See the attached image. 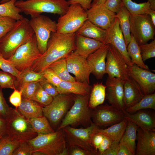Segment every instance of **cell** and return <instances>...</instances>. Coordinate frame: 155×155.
Here are the masks:
<instances>
[{
    "label": "cell",
    "mask_w": 155,
    "mask_h": 155,
    "mask_svg": "<svg viewBox=\"0 0 155 155\" xmlns=\"http://www.w3.org/2000/svg\"><path fill=\"white\" fill-rule=\"evenodd\" d=\"M129 76L138 84L144 95L152 94L155 90V74L133 64L128 67Z\"/></svg>",
    "instance_id": "cell-19"
},
{
    "label": "cell",
    "mask_w": 155,
    "mask_h": 155,
    "mask_svg": "<svg viewBox=\"0 0 155 155\" xmlns=\"http://www.w3.org/2000/svg\"><path fill=\"white\" fill-rule=\"evenodd\" d=\"M113 141L108 137L104 135L103 140L98 149L99 155L102 154L110 146Z\"/></svg>",
    "instance_id": "cell-53"
},
{
    "label": "cell",
    "mask_w": 155,
    "mask_h": 155,
    "mask_svg": "<svg viewBox=\"0 0 155 155\" xmlns=\"http://www.w3.org/2000/svg\"><path fill=\"white\" fill-rule=\"evenodd\" d=\"M88 20L96 26L105 30L113 24L116 18V13L111 11L104 5L91 4L86 11Z\"/></svg>",
    "instance_id": "cell-18"
},
{
    "label": "cell",
    "mask_w": 155,
    "mask_h": 155,
    "mask_svg": "<svg viewBox=\"0 0 155 155\" xmlns=\"http://www.w3.org/2000/svg\"><path fill=\"white\" fill-rule=\"evenodd\" d=\"M123 5V0H106L103 5L111 11L117 13Z\"/></svg>",
    "instance_id": "cell-49"
},
{
    "label": "cell",
    "mask_w": 155,
    "mask_h": 155,
    "mask_svg": "<svg viewBox=\"0 0 155 155\" xmlns=\"http://www.w3.org/2000/svg\"><path fill=\"white\" fill-rule=\"evenodd\" d=\"M39 85V82H38L27 83L21 85L18 90L21 91L22 98L31 99L37 90Z\"/></svg>",
    "instance_id": "cell-40"
},
{
    "label": "cell",
    "mask_w": 155,
    "mask_h": 155,
    "mask_svg": "<svg viewBox=\"0 0 155 155\" xmlns=\"http://www.w3.org/2000/svg\"><path fill=\"white\" fill-rule=\"evenodd\" d=\"M124 81L116 78H107L105 82V99L109 104L119 110H125L124 101Z\"/></svg>",
    "instance_id": "cell-17"
},
{
    "label": "cell",
    "mask_w": 155,
    "mask_h": 155,
    "mask_svg": "<svg viewBox=\"0 0 155 155\" xmlns=\"http://www.w3.org/2000/svg\"><path fill=\"white\" fill-rule=\"evenodd\" d=\"M48 67L52 69L62 80L76 81L74 77L71 75L68 70L65 58L57 60Z\"/></svg>",
    "instance_id": "cell-35"
},
{
    "label": "cell",
    "mask_w": 155,
    "mask_h": 155,
    "mask_svg": "<svg viewBox=\"0 0 155 155\" xmlns=\"http://www.w3.org/2000/svg\"><path fill=\"white\" fill-rule=\"evenodd\" d=\"M106 59V69L108 77L116 78L124 81L129 79L128 66L119 53L110 44Z\"/></svg>",
    "instance_id": "cell-12"
},
{
    "label": "cell",
    "mask_w": 155,
    "mask_h": 155,
    "mask_svg": "<svg viewBox=\"0 0 155 155\" xmlns=\"http://www.w3.org/2000/svg\"><path fill=\"white\" fill-rule=\"evenodd\" d=\"M130 13L123 5L119 11L116 14V18L118 19L120 27L127 46L131 38L130 30Z\"/></svg>",
    "instance_id": "cell-30"
},
{
    "label": "cell",
    "mask_w": 155,
    "mask_h": 155,
    "mask_svg": "<svg viewBox=\"0 0 155 155\" xmlns=\"http://www.w3.org/2000/svg\"><path fill=\"white\" fill-rule=\"evenodd\" d=\"M143 60L145 61L155 57V40L149 43L139 45Z\"/></svg>",
    "instance_id": "cell-44"
},
{
    "label": "cell",
    "mask_w": 155,
    "mask_h": 155,
    "mask_svg": "<svg viewBox=\"0 0 155 155\" xmlns=\"http://www.w3.org/2000/svg\"><path fill=\"white\" fill-rule=\"evenodd\" d=\"M98 127L93 122L90 126L84 128H77L69 125L65 127L62 129L67 148L77 146L99 155L98 151L95 150L92 143V137Z\"/></svg>",
    "instance_id": "cell-7"
},
{
    "label": "cell",
    "mask_w": 155,
    "mask_h": 155,
    "mask_svg": "<svg viewBox=\"0 0 155 155\" xmlns=\"http://www.w3.org/2000/svg\"><path fill=\"white\" fill-rule=\"evenodd\" d=\"M42 72L44 78L56 87L58 86L62 80L52 69L48 67L44 69Z\"/></svg>",
    "instance_id": "cell-46"
},
{
    "label": "cell",
    "mask_w": 155,
    "mask_h": 155,
    "mask_svg": "<svg viewBox=\"0 0 155 155\" xmlns=\"http://www.w3.org/2000/svg\"><path fill=\"white\" fill-rule=\"evenodd\" d=\"M42 107L35 101L22 98L21 104L17 109L22 115L29 119L42 116Z\"/></svg>",
    "instance_id": "cell-28"
},
{
    "label": "cell",
    "mask_w": 155,
    "mask_h": 155,
    "mask_svg": "<svg viewBox=\"0 0 155 155\" xmlns=\"http://www.w3.org/2000/svg\"><path fill=\"white\" fill-rule=\"evenodd\" d=\"M0 69L3 71L9 73L18 78L20 73L12 63L4 58L0 55Z\"/></svg>",
    "instance_id": "cell-45"
},
{
    "label": "cell",
    "mask_w": 155,
    "mask_h": 155,
    "mask_svg": "<svg viewBox=\"0 0 155 155\" xmlns=\"http://www.w3.org/2000/svg\"><path fill=\"white\" fill-rule=\"evenodd\" d=\"M56 87L59 94L86 95L90 94L92 86L90 84L77 81L61 80Z\"/></svg>",
    "instance_id": "cell-25"
},
{
    "label": "cell",
    "mask_w": 155,
    "mask_h": 155,
    "mask_svg": "<svg viewBox=\"0 0 155 155\" xmlns=\"http://www.w3.org/2000/svg\"><path fill=\"white\" fill-rule=\"evenodd\" d=\"M1 138H1V137H0V140H1Z\"/></svg>",
    "instance_id": "cell-63"
},
{
    "label": "cell",
    "mask_w": 155,
    "mask_h": 155,
    "mask_svg": "<svg viewBox=\"0 0 155 155\" xmlns=\"http://www.w3.org/2000/svg\"><path fill=\"white\" fill-rule=\"evenodd\" d=\"M106 31L103 44L113 45L120 54L128 67L133 65L128 53L127 46L117 18H116L113 23Z\"/></svg>",
    "instance_id": "cell-16"
},
{
    "label": "cell",
    "mask_w": 155,
    "mask_h": 155,
    "mask_svg": "<svg viewBox=\"0 0 155 155\" xmlns=\"http://www.w3.org/2000/svg\"><path fill=\"white\" fill-rule=\"evenodd\" d=\"M39 82L43 89L53 97L59 94L56 87L44 78Z\"/></svg>",
    "instance_id": "cell-50"
},
{
    "label": "cell",
    "mask_w": 155,
    "mask_h": 155,
    "mask_svg": "<svg viewBox=\"0 0 155 155\" xmlns=\"http://www.w3.org/2000/svg\"><path fill=\"white\" fill-rule=\"evenodd\" d=\"M104 135L102 134L96 133L92 139V143L95 150L98 151V149L104 138Z\"/></svg>",
    "instance_id": "cell-56"
},
{
    "label": "cell",
    "mask_w": 155,
    "mask_h": 155,
    "mask_svg": "<svg viewBox=\"0 0 155 155\" xmlns=\"http://www.w3.org/2000/svg\"><path fill=\"white\" fill-rule=\"evenodd\" d=\"M41 55L38 47L34 34L20 46L13 55L7 59L21 72L30 68L33 62Z\"/></svg>",
    "instance_id": "cell-9"
},
{
    "label": "cell",
    "mask_w": 155,
    "mask_h": 155,
    "mask_svg": "<svg viewBox=\"0 0 155 155\" xmlns=\"http://www.w3.org/2000/svg\"><path fill=\"white\" fill-rule=\"evenodd\" d=\"M135 155H155V131L139 127L137 132Z\"/></svg>",
    "instance_id": "cell-21"
},
{
    "label": "cell",
    "mask_w": 155,
    "mask_h": 155,
    "mask_svg": "<svg viewBox=\"0 0 155 155\" xmlns=\"http://www.w3.org/2000/svg\"><path fill=\"white\" fill-rule=\"evenodd\" d=\"M14 90V91L9 98V101L15 107V108L17 109L22 102V94L20 90L16 89Z\"/></svg>",
    "instance_id": "cell-51"
},
{
    "label": "cell",
    "mask_w": 155,
    "mask_h": 155,
    "mask_svg": "<svg viewBox=\"0 0 155 155\" xmlns=\"http://www.w3.org/2000/svg\"><path fill=\"white\" fill-rule=\"evenodd\" d=\"M75 44L76 49L73 52L86 59L104 44L94 39L76 34Z\"/></svg>",
    "instance_id": "cell-24"
},
{
    "label": "cell",
    "mask_w": 155,
    "mask_h": 155,
    "mask_svg": "<svg viewBox=\"0 0 155 155\" xmlns=\"http://www.w3.org/2000/svg\"><path fill=\"white\" fill-rule=\"evenodd\" d=\"M5 120L7 134L30 136L33 138L38 135L33 131L27 118L22 115L17 109L12 108Z\"/></svg>",
    "instance_id": "cell-14"
},
{
    "label": "cell",
    "mask_w": 155,
    "mask_h": 155,
    "mask_svg": "<svg viewBox=\"0 0 155 155\" xmlns=\"http://www.w3.org/2000/svg\"><path fill=\"white\" fill-rule=\"evenodd\" d=\"M16 21L10 16L0 15V39L12 28Z\"/></svg>",
    "instance_id": "cell-43"
},
{
    "label": "cell",
    "mask_w": 155,
    "mask_h": 155,
    "mask_svg": "<svg viewBox=\"0 0 155 155\" xmlns=\"http://www.w3.org/2000/svg\"><path fill=\"white\" fill-rule=\"evenodd\" d=\"M109 44H104L86 58L92 73L98 80L106 73V59Z\"/></svg>",
    "instance_id": "cell-20"
},
{
    "label": "cell",
    "mask_w": 155,
    "mask_h": 155,
    "mask_svg": "<svg viewBox=\"0 0 155 155\" xmlns=\"http://www.w3.org/2000/svg\"><path fill=\"white\" fill-rule=\"evenodd\" d=\"M125 118L136 124L139 127L146 130L155 131V117L150 111L143 109L133 113L123 111Z\"/></svg>",
    "instance_id": "cell-22"
},
{
    "label": "cell",
    "mask_w": 155,
    "mask_h": 155,
    "mask_svg": "<svg viewBox=\"0 0 155 155\" xmlns=\"http://www.w3.org/2000/svg\"><path fill=\"white\" fill-rule=\"evenodd\" d=\"M15 5L22 12L31 17L43 13L61 16L66 12L70 5L66 0H19L16 1Z\"/></svg>",
    "instance_id": "cell-5"
},
{
    "label": "cell",
    "mask_w": 155,
    "mask_h": 155,
    "mask_svg": "<svg viewBox=\"0 0 155 155\" xmlns=\"http://www.w3.org/2000/svg\"><path fill=\"white\" fill-rule=\"evenodd\" d=\"M34 34L28 19L24 17L17 21L12 28L0 39V55L9 59Z\"/></svg>",
    "instance_id": "cell-2"
},
{
    "label": "cell",
    "mask_w": 155,
    "mask_h": 155,
    "mask_svg": "<svg viewBox=\"0 0 155 155\" xmlns=\"http://www.w3.org/2000/svg\"><path fill=\"white\" fill-rule=\"evenodd\" d=\"M11 0H1L0 1V3H3L8 2Z\"/></svg>",
    "instance_id": "cell-62"
},
{
    "label": "cell",
    "mask_w": 155,
    "mask_h": 155,
    "mask_svg": "<svg viewBox=\"0 0 155 155\" xmlns=\"http://www.w3.org/2000/svg\"><path fill=\"white\" fill-rule=\"evenodd\" d=\"M106 30L93 24L88 20H86L76 32V34L94 39L102 43L105 40Z\"/></svg>",
    "instance_id": "cell-27"
},
{
    "label": "cell",
    "mask_w": 155,
    "mask_h": 155,
    "mask_svg": "<svg viewBox=\"0 0 155 155\" xmlns=\"http://www.w3.org/2000/svg\"><path fill=\"white\" fill-rule=\"evenodd\" d=\"M106 0H93L92 4L103 5Z\"/></svg>",
    "instance_id": "cell-60"
},
{
    "label": "cell",
    "mask_w": 155,
    "mask_h": 155,
    "mask_svg": "<svg viewBox=\"0 0 155 155\" xmlns=\"http://www.w3.org/2000/svg\"><path fill=\"white\" fill-rule=\"evenodd\" d=\"M131 36V40L127 46V50L132 62L142 69L149 70L148 67L142 59L139 45L134 37Z\"/></svg>",
    "instance_id": "cell-33"
},
{
    "label": "cell",
    "mask_w": 155,
    "mask_h": 155,
    "mask_svg": "<svg viewBox=\"0 0 155 155\" xmlns=\"http://www.w3.org/2000/svg\"><path fill=\"white\" fill-rule=\"evenodd\" d=\"M131 34L139 45L154 39L155 27L148 15L130 14Z\"/></svg>",
    "instance_id": "cell-11"
},
{
    "label": "cell",
    "mask_w": 155,
    "mask_h": 155,
    "mask_svg": "<svg viewBox=\"0 0 155 155\" xmlns=\"http://www.w3.org/2000/svg\"><path fill=\"white\" fill-rule=\"evenodd\" d=\"M150 109L155 110V94L154 93L145 95L139 102L126 108L125 111L129 113H133L138 111Z\"/></svg>",
    "instance_id": "cell-36"
},
{
    "label": "cell",
    "mask_w": 155,
    "mask_h": 155,
    "mask_svg": "<svg viewBox=\"0 0 155 155\" xmlns=\"http://www.w3.org/2000/svg\"><path fill=\"white\" fill-rule=\"evenodd\" d=\"M8 134L6 120L0 118V137Z\"/></svg>",
    "instance_id": "cell-58"
},
{
    "label": "cell",
    "mask_w": 155,
    "mask_h": 155,
    "mask_svg": "<svg viewBox=\"0 0 155 155\" xmlns=\"http://www.w3.org/2000/svg\"><path fill=\"white\" fill-rule=\"evenodd\" d=\"M33 150L28 140L22 142L13 152L12 155H32Z\"/></svg>",
    "instance_id": "cell-48"
},
{
    "label": "cell",
    "mask_w": 155,
    "mask_h": 155,
    "mask_svg": "<svg viewBox=\"0 0 155 155\" xmlns=\"http://www.w3.org/2000/svg\"><path fill=\"white\" fill-rule=\"evenodd\" d=\"M17 0H11L5 3H0V15L10 16L16 21L23 18V16L20 14L22 12L21 10L15 5Z\"/></svg>",
    "instance_id": "cell-38"
},
{
    "label": "cell",
    "mask_w": 155,
    "mask_h": 155,
    "mask_svg": "<svg viewBox=\"0 0 155 155\" xmlns=\"http://www.w3.org/2000/svg\"><path fill=\"white\" fill-rule=\"evenodd\" d=\"M65 58L68 70L74 75L76 81L90 84L91 71L86 59L73 52Z\"/></svg>",
    "instance_id": "cell-15"
},
{
    "label": "cell",
    "mask_w": 155,
    "mask_h": 155,
    "mask_svg": "<svg viewBox=\"0 0 155 155\" xmlns=\"http://www.w3.org/2000/svg\"><path fill=\"white\" fill-rule=\"evenodd\" d=\"M92 118L98 127H106L120 122L125 118V115L123 111L106 104L93 109Z\"/></svg>",
    "instance_id": "cell-13"
},
{
    "label": "cell",
    "mask_w": 155,
    "mask_h": 155,
    "mask_svg": "<svg viewBox=\"0 0 155 155\" xmlns=\"http://www.w3.org/2000/svg\"><path fill=\"white\" fill-rule=\"evenodd\" d=\"M76 33L70 34L52 32L48 41L45 52L36 59L30 69L42 72L51 63L65 58L76 49Z\"/></svg>",
    "instance_id": "cell-1"
},
{
    "label": "cell",
    "mask_w": 155,
    "mask_h": 155,
    "mask_svg": "<svg viewBox=\"0 0 155 155\" xmlns=\"http://www.w3.org/2000/svg\"><path fill=\"white\" fill-rule=\"evenodd\" d=\"M93 0H69L68 1L69 5L78 3L86 11L91 7L92 2Z\"/></svg>",
    "instance_id": "cell-55"
},
{
    "label": "cell",
    "mask_w": 155,
    "mask_h": 155,
    "mask_svg": "<svg viewBox=\"0 0 155 155\" xmlns=\"http://www.w3.org/2000/svg\"><path fill=\"white\" fill-rule=\"evenodd\" d=\"M149 3L151 9L155 10V0H147Z\"/></svg>",
    "instance_id": "cell-61"
},
{
    "label": "cell",
    "mask_w": 155,
    "mask_h": 155,
    "mask_svg": "<svg viewBox=\"0 0 155 155\" xmlns=\"http://www.w3.org/2000/svg\"><path fill=\"white\" fill-rule=\"evenodd\" d=\"M123 90L125 110L139 102L145 95L138 84L130 77L125 81Z\"/></svg>",
    "instance_id": "cell-23"
},
{
    "label": "cell",
    "mask_w": 155,
    "mask_h": 155,
    "mask_svg": "<svg viewBox=\"0 0 155 155\" xmlns=\"http://www.w3.org/2000/svg\"><path fill=\"white\" fill-rule=\"evenodd\" d=\"M124 5L131 14L147 15L149 10L151 9L148 1L137 3L132 0H123Z\"/></svg>",
    "instance_id": "cell-39"
},
{
    "label": "cell",
    "mask_w": 155,
    "mask_h": 155,
    "mask_svg": "<svg viewBox=\"0 0 155 155\" xmlns=\"http://www.w3.org/2000/svg\"><path fill=\"white\" fill-rule=\"evenodd\" d=\"M119 146V142H113L109 148L102 155H117Z\"/></svg>",
    "instance_id": "cell-54"
},
{
    "label": "cell",
    "mask_w": 155,
    "mask_h": 155,
    "mask_svg": "<svg viewBox=\"0 0 155 155\" xmlns=\"http://www.w3.org/2000/svg\"><path fill=\"white\" fill-rule=\"evenodd\" d=\"M90 94H74L73 104L57 130L62 129L68 125L74 128L79 126L86 128L92 124L93 109L88 106Z\"/></svg>",
    "instance_id": "cell-4"
},
{
    "label": "cell",
    "mask_w": 155,
    "mask_h": 155,
    "mask_svg": "<svg viewBox=\"0 0 155 155\" xmlns=\"http://www.w3.org/2000/svg\"><path fill=\"white\" fill-rule=\"evenodd\" d=\"M147 15L149 16L153 24L155 26V10L150 9Z\"/></svg>",
    "instance_id": "cell-59"
},
{
    "label": "cell",
    "mask_w": 155,
    "mask_h": 155,
    "mask_svg": "<svg viewBox=\"0 0 155 155\" xmlns=\"http://www.w3.org/2000/svg\"><path fill=\"white\" fill-rule=\"evenodd\" d=\"M67 148L69 155H96L92 152L77 146H71Z\"/></svg>",
    "instance_id": "cell-52"
},
{
    "label": "cell",
    "mask_w": 155,
    "mask_h": 155,
    "mask_svg": "<svg viewBox=\"0 0 155 155\" xmlns=\"http://www.w3.org/2000/svg\"><path fill=\"white\" fill-rule=\"evenodd\" d=\"M0 87V118L6 120L10 114L12 108L7 104Z\"/></svg>",
    "instance_id": "cell-47"
},
{
    "label": "cell",
    "mask_w": 155,
    "mask_h": 155,
    "mask_svg": "<svg viewBox=\"0 0 155 155\" xmlns=\"http://www.w3.org/2000/svg\"><path fill=\"white\" fill-rule=\"evenodd\" d=\"M17 78L11 74L0 71V87L2 88L16 89Z\"/></svg>",
    "instance_id": "cell-41"
},
{
    "label": "cell",
    "mask_w": 155,
    "mask_h": 155,
    "mask_svg": "<svg viewBox=\"0 0 155 155\" xmlns=\"http://www.w3.org/2000/svg\"><path fill=\"white\" fill-rule=\"evenodd\" d=\"M33 152L40 155H67L68 150L62 129L46 134H38L28 140Z\"/></svg>",
    "instance_id": "cell-3"
},
{
    "label": "cell",
    "mask_w": 155,
    "mask_h": 155,
    "mask_svg": "<svg viewBox=\"0 0 155 155\" xmlns=\"http://www.w3.org/2000/svg\"><path fill=\"white\" fill-rule=\"evenodd\" d=\"M29 22L35 35L38 49L42 55L46 50L51 33L56 32L57 22L48 17L40 14L31 17Z\"/></svg>",
    "instance_id": "cell-10"
},
{
    "label": "cell",
    "mask_w": 155,
    "mask_h": 155,
    "mask_svg": "<svg viewBox=\"0 0 155 155\" xmlns=\"http://www.w3.org/2000/svg\"><path fill=\"white\" fill-rule=\"evenodd\" d=\"M33 138L29 136L6 135L0 141V155H12L14 151L22 142Z\"/></svg>",
    "instance_id": "cell-26"
},
{
    "label": "cell",
    "mask_w": 155,
    "mask_h": 155,
    "mask_svg": "<svg viewBox=\"0 0 155 155\" xmlns=\"http://www.w3.org/2000/svg\"><path fill=\"white\" fill-rule=\"evenodd\" d=\"M88 20L86 11L79 4L69 5L66 12L60 16L57 22L56 32L61 34L76 33Z\"/></svg>",
    "instance_id": "cell-8"
},
{
    "label": "cell",
    "mask_w": 155,
    "mask_h": 155,
    "mask_svg": "<svg viewBox=\"0 0 155 155\" xmlns=\"http://www.w3.org/2000/svg\"><path fill=\"white\" fill-rule=\"evenodd\" d=\"M127 120V123L125 132L119 142L126 145L135 155L137 132L139 127L131 121Z\"/></svg>",
    "instance_id": "cell-31"
},
{
    "label": "cell",
    "mask_w": 155,
    "mask_h": 155,
    "mask_svg": "<svg viewBox=\"0 0 155 155\" xmlns=\"http://www.w3.org/2000/svg\"><path fill=\"white\" fill-rule=\"evenodd\" d=\"M117 155H134L133 153L124 144L119 142V148Z\"/></svg>",
    "instance_id": "cell-57"
},
{
    "label": "cell",
    "mask_w": 155,
    "mask_h": 155,
    "mask_svg": "<svg viewBox=\"0 0 155 155\" xmlns=\"http://www.w3.org/2000/svg\"><path fill=\"white\" fill-rule=\"evenodd\" d=\"M74 97L73 94H59L53 97L50 104L42 107L43 115L47 118L54 130L57 129L73 105Z\"/></svg>",
    "instance_id": "cell-6"
},
{
    "label": "cell",
    "mask_w": 155,
    "mask_h": 155,
    "mask_svg": "<svg viewBox=\"0 0 155 155\" xmlns=\"http://www.w3.org/2000/svg\"><path fill=\"white\" fill-rule=\"evenodd\" d=\"M127 123V119L124 118L121 121L103 129L98 127L96 133H99L110 138L113 142H119L125 132Z\"/></svg>",
    "instance_id": "cell-29"
},
{
    "label": "cell",
    "mask_w": 155,
    "mask_h": 155,
    "mask_svg": "<svg viewBox=\"0 0 155 155\" xmlns=\"http://www.w3.org/2000/svg\"><path fill=\"white\" fill-rule=\"evenodd\" d=\"M27 119L33 131L38 134L48 133L55 131L47 118L44 115Z\"/></svg>",
    "instance_id": "cell-34"
},
{
    "label": "cell",
    "mask_w": 155,
    "mask_h": 155,
    "mask_svg": "<svg viewBox=\"0 0 155 155\" xmlns=\"http://www.w3.org/2000/svg\"><path fill=\"white\" fill-rule=\"evenodd\" d=\"M53 98L43 89L39 84L37 90L31 100L45 106L51 102Z\"/></svg>",
    "instance_id": "cell-42"
},
{
    "label": "cell",
    "mask_w": 155,
    "mask_h": 155,
    "mask_svg": "<svg viewBox=\"0 0 155 155\" xmlns=\"http://www.w3.org/2000/svg\"><path fill=\"white\" fill-rule=\"evenodd\" d=\"M44 78L42 72H36L28 69L21 71L17 78L16 89L19 90L22 84L31 82H39Z\"/></svg>",
    "instance_id": "cell-37"
},
{
    "label": "cell",
    "mask_w": 155,
    "mask_h": 155,
    "mask_svg": "<svg viewBox=\"0 0 155 155\" xmlns=\"http://www.w3.org/2000/svg\"><path fill=\"white\" fill-rule=\"evenodd\" d=\"M106 86L102 82H97L92 86L88 102L89 107L93 109L102 104L105 99Z\"/></svg>",
    "instance_id": "cell-32"
}]
</instances>
